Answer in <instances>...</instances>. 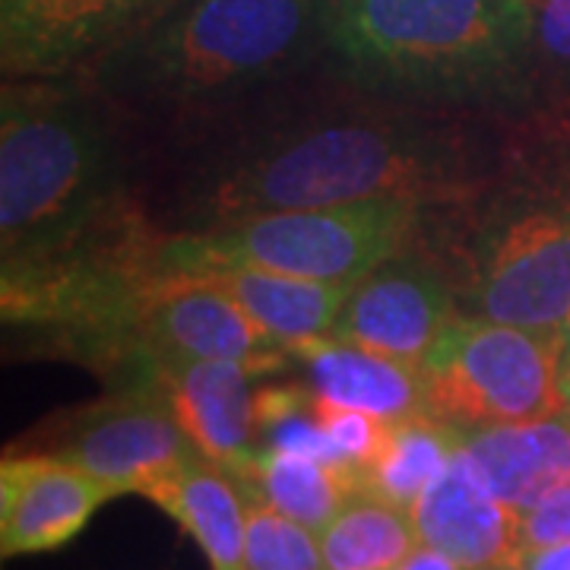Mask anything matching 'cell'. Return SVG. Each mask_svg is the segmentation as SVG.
<instances>
[{"instance_id": "1", "label": "cell", "mask_w": 570, "mask_h": 570, "mask_svg": "<svg viewBox=\"0 0 570 570\" xmlns=\"http://www.w3.org/2000/svg\"><path fill=\"white\" fill-rule=\"evenodd\" d=\"M124 181L115 105L82 77L3 80L0 298L17 326L80 285L153 261Z\"/></svg>"}, {"instance_id": "2", "label": "cell", "mask_w": 570, "mask_h": 570, "mask_svg": "<svg viewBox=\"0 0 570 570\" xmlns=\"http://www.w3.org/2000/svg\"><path fill=\"white\" fill-rule=\"evenodd\" d=\"M475 159L444 124L346 111L254 142L204 187L206 223L409 194L444 206L472 194Z\"/></svg>"}, {"instance_id": "3", "label": "cell", "mask_w": 570, "mask_h": 570, "mask_svg": "<svg viewBox=\"0 0 570 570\" xmlns=\"http://www.w3.org/2000/svg\"><path fill=\"white\" fill-rule=\"evenodd\" d=\"M317 26L352 80L396 99H498L532 70V0H317Z\"/></svg>"}, {"instance_id": "4", "label": "cell", "mask_w": 570, "mask_h": 570, "mask_svg": "<svg viewBox=\"0 0 570 570\" xmlns=\"http://www.w3.org/2000/svg\"><path fill=\"white\" fill-rule=\"evenodd\" d=\"M311 29L317 0H178L86 77L115 108H213L285 70Z\"/></svg>"}, {"instance_id": "5", "label": "cell", "mask_w": 570, "mask_h": 570, "mask_svg": "<svg viewBox=\"0 0 570 570\" xmlns=\"http://www.w3.org/2000/svg\"><path fill=\"white\" fill-rule=\"evenodd\" d=\"M463 206L448 264L460 311L558 333L570 317V165L517 156L453 200Z\"/></svg>"}, {"instance_id": "6", "label": "cell", "mask_w": 570, "mask_h": 570, "mask_svg": "<svg viewBox=\"0 0 570 570\" xmlns=\"http://www.w3.org/2000/svg\"><path fill=\"white\" fill-rule=\"evenodd\" d=\"M434 204L409 194L355 204L254 213L204 223L181 235H159L153 269L206 273L219 266H257L285 276L352 285L409 247Z\"/></svg>"}, {"instance_id": "7", "label": "cell", "mask_w": 570, "mask_h": 570, "mask_svg": "<svg viewBox=\"0 0 570 570\" xmlns=\"http://www.w3.org/2000/svg\"><path fill=\"white\" fill-rule=\"evenodd\" d=\"M428 415L453 428L532 422L561 412V336L460 314L419 365Z\"/></svg>"}, {"instance_id": "8", "label": "cell", "mask_w": 570, "mask_h": 570, "mask_svg": "<svg viewBox=\"0 0 570 570\" xmlns=\"http://www.w3.org/2000/svg\"><path fill=\"white\" fill-rule=\"evenodd\" d=\"M48 453L86 469L115 491V498H149L156 485L200 456L159 387H118L108 393L77 412Z\"/></svg>"}, {"instance_id": "9", "label": "cell", "mask_w": 570, "mask_h": 570, "mask_svg": "<svg viewBox=\"0 0 570 570\" xmlns=\"http://www.w3.org/2000/svg\"><path fill=\"white\" fill-rule=\"evenodd\" d=\"M178 0H0L3 80L86 77Z\"/></svg>"}, {"instance_id": "10", "label": "cell", "mask_w": 570, "mask_h": 570, "mask_svg": "<svg viewBox=\"0 0 570 570\" xmlns=\"http://www.w3.org/2000/svg\"><path fill=\"white\" fill-rule=\"evenodd\" d=\"M460 314V295L444 257L419 247L415 238L348 285L346 305L330 340L419 367Z\"/></svg>"}, {"instance_id": "11", "label": "cell", "mask_w": 570, "mask_h": 570, "mask_svg": "<svg viewBox=\"0 0 570 570\" xmlns=\"http://www.w3.org/2000/svg\"><path fill=\"white\" fill-rule=\"evenodd\" d=\"M115 491L55 453H20L0 466L3 558L45 554L77 539Z\"/></svg>"}, {"instance_id": "12", "label": "cell", "mask_w": 570, "mask_h": 570, "mask_svg": "<svg viewBox=\"0 0 570 570\" xmlns=\"http://www.w3.org/2000/svg\"><path fill=\"white\" fill-rule=\"evenodd\" d=\"M409 517L422 546L448 554L463 570L520 558L517 513L491 491L463 434L448 466L409 508Z\"/></svg>"}, {"instance_id": "13", "label": "cell", "mask_w": 570, "mask_h": 570, "mask_svg": "<svg viewBox=\"0 0 570 570\" xmlns=\"http://www.w3.org/2000/svg\"><path fill=\"white\" fill-rule=\"evenodd\" d=\"M254 377L264 374L242 362H190L163 367L153 381L194 448L228 469L242 485L264 450L254 415Z\"/></svg>"}, {"instance_id": "14", "label": "cell", "mask_w": 570, "mask_h": 570, "mask_svg": "<svg viewBox=\"0 0 570 570\" xmlns=\"http://www.w3.org/2000/svg\"><path fill=\"white\" fill-rule=\"evenodd\" d=\"M463 444L491 491L513 513H527L570 489V412L532 422L463 428Z\"/></svg>"}, {"instance_id": "15", "label": "cell", "mask_w": 570, "mask_h": 570, "mask_svg": "<svg viewBox=\"0 0 570 570\" xmlns=\"http://www.w3.org/2000/svg\"><path fill=\"white\" fill-rule=\"evenodd\" d=\"M292 358L305 365L307 390L317 403L358 409L387 425L428 415L422 371L406 362L340 340H317Z\"/></svg>"}, {"instance_id": "16", "label": "cell", "mask_w": 570, "mask_h": 570, "mask_svg": "<svg viewBox=\"0 0 570 570\" xmlns=\"http://www.w3.org/2000/svg\"><path fill=\"white\" fill-rule=\"evenodd\" d=\"M242 305L247 317L295 355L317 340H330L346 305L348 285L285 276L257 266L206 269Z\"/></svg>"}, {"instance_id": "17", "label": "cell", "mask_w": 570, "mask_h": 570, "mask_svg": "<svg viewBox=\"0 0 570 570\" xmlns=\"http://www.w3.org/2000/svg\"><path fill=\"white\" fill-rule=\"evenodd\" d=\"M149 501L171 513L181 530L197 539L209 568L245 570L247 498L228 469L200 453L149 491Z\"/></svg>"}, {"instance_id": "18", "label": "cell", "mask_w": 570, "mask_h": 570, "mask_svg": "<svg viewBox=\"0 0 570 570\" xmlns=\"http://www.w3.org/2000/svg\"><path fill=\"white\" fill-rule=\"evenodd\" d=\"M245 498L266 501L285 517L321 532L362 491L355 469L264 448L245 479Z\"/></svg>"}, {"instance_id": "19", "label": "cell", "mask_w": 570, "mask_h": 570, "mask_svg": "<svg viewBox=\"0 0 570 570\" xmlns=\"http://www.w3.org/2000/svg\"><path fill=\"white\" fill-rule=\"evenodd\" d=\"M460 444V428L434 415H412L387 425L377 456L362 469V491L393 508L409 510L441 475Z\"/></svg>"}, {"instance_id": "20", "label": "cell", "mask_w": 570, "mask_h": 570, "mask_svg": "<svg viewBox=\"0 0 570 570\" xmlns=\"http://www.w3.org/2000/svg\"><path fill=\"white\" fill-rule=\"evenodd\" d=\"M326 570H396L419 549L409 510L358 491L317 532Z\"/></svg>"}, {"instance_id": "21", "label": "cell", "mask_w": 570, "mask_h": 570, "mask_svg": "<svg viewBox=\"0 0 570 570\" xmlns=\"http://www.w3.org/2000/svg\"><path fill=\"white\" fill-rule=\"evenodd\" d=\"M245 570H326L321 539L266 501L247 498Z\"/></svg>"}, {"instance_id": "22", "label": "cell", "mask_w": 570, "mask_h": 570, "mask_svg": "<svg viewBox=\"0 0 570 570\" xmlns=\"http://www.w3.org/2000/svg\"><path fill=\"white\" fill-rule=\"evenodd\" d=\"M314 406H317V415L324 422L330 441L336 444L340 456L346 460V466L362 475V469L377 456V450L384 444L387 422H381L367 412H358V409L330 406V403H317V400H314Z\"/></svg>"}, {"instance_id": "23", "label": "cell", "mask_w": 570, "mask_h": 570, "mask_svg": "<svg viewBox=\"0 0 570 570\" xmlns=\"http://www.w3.org/2000/svg\"><path fill=\"white\" fill-rule=\"evenodd\" d=\"M532 67L570 77V0H532Z\"/></svg>"}, {"instance_id": "24", "label": "cell", "mask_w": 570, "mask_h": 570, "mask_svg": "<svg viewBox=\"0 0 570 570\" xmlns=\"http://www.w3.org/2000/svg\"><path fill=\"white\" fill-rule=\"evenodd\" d=\"M520 570H570V542H554V546L523 551Z\"/></svg>"}, {"instance_id": "25", "label": "cell", "mask_w": 570, "mask_h": 570, "mask_svg": "<svg viewBox=\"0 0 570 570\" xmlns=\"http://www.w3.org/2000/svg\"><path fill=\"white\" fill-rule=\"evenodd\" d=\"M396 570H463V568H460V564H453L448 554L428 549V546H419V549L412 551V554H409L406 561H403Z\"/></svg>"}, {"instance_id": "26", "label": "cell", "mask_w": 570, "mask_h": 570, "mask_svg": "<svg viewBox=\"0 0 570 570\" xmlns=\"http://www.w3.org/2000/svg\"><path fill=\"white\" fill-rule=\"evenodd\" d=\"M558 387H561V406L564 412H570V362L561 365V374H558Z\"/></svg>"}, {"instance_id": "27", "label": "cell", "mask_w": 570, "mask_h": 570, "mask_svg": "<svg viewBox=\"0 0 570 570\" xmlns=\"http://www.w3.org/2000/svg\"><path fill=\"white\" fill-rule=\"evenodd\" d=\"M564 362H570V317L561 326V365Z\"/></svg>"}, {"instance_id": "28", "label": "cell", "mask_w": 570, "mask_h": 570, "mask_svg": "<svg viewBox=\"0 0 570 570\" xmlns=\"http://www.w3.org/2000/svg\"><path fill=\"white\" fill-rule=\"evenodd\" d=\"M475 570H520V558H517V561H501V564H485V568Z\"/></svg>"}]
</instances>
